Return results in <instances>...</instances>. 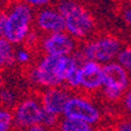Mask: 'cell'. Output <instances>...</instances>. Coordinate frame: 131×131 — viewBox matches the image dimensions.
Here are the masks:
<instances>
[{
	"instance_id": "cell-27",
	"label": "cell",
	"mask_w": 131,
	"mask_h": 131,
	"mask_svg": "<svg viewBox=\"0 0 131 131\" xmlns=\"http://www.w3.org/2000/svg\"><path fill=\"white\" fill-rule=\"evenodd\" d=\"M4 86V78H3V76H1V73H0V89Z\"/></svg>"
},
{
	"instance_id": "cell-18",
	"label": "cell",
	"mask_w": 131,
	"mask_h": 131,
	"mask_svg": "<svg viewBox=\"0 0 131 131\" xmlns=\"http://www.w3.org/2000/svg\"><path fill=\"white\" fill-rule=\"evenodd\" d=\"M119 103L122 105V109L125 112L126 117H130L131 118V86L124 92V95H123Z\"/></svg>"
},
{
	"instance_id": "cell-20",
	"label": "cell",
	"mask_w": 131,
	"mask_h": 131,
	"mask_svg": "<svg viewBox=\"0 0 131 131\" xmlns=\"http://www.w3.org/2000/svg\"><path fill=\"white\" fill-rule=\"evenodd\" d=\"M20 1L25 3L26 5L32 7V8H37V9L50 6L52 3V0H20Z\"/></svg>"
},
{
	"instance_id": "cell-9",
	"label": "cell",
	"mask_w": 131,
	"mask_h": 131,
	"mask_svg": "<svg viewBox=\"0 0 131 131\" xmlns=\"http://www.w3.org/2000/svg\"><path fill=\"white\" fill-rule=\"evenodd\" d=\"M34 30L41 36L58 32H65V21L57 7L46 6L36 11L34 15Z\"/></svg>"
},
{
	"instance_id": "cell-15",
	"label": "cell",
	"mask_w": 131,
	"mask_h": 131,
	"mask_svg": "<svg viewBox=\"0 0 131 131\" xmlns=\"http://www.w3.org/2000/svg\"><path fill=\"white\" fill-rule=\"evenodd\" d=\"M14 128L12 110L0 106V131H12Z\"/></svg>"
},
{
	"instance_id": "cell-25",
	"label": "cell",
	"mask_w": 131,
	"mask_h": 131,
	"mask_svg": "<svg viewBox=\"0 0 131 131\" xmlns=\"http://www.w3.org/2000/svg\"><path fill=\"white\" fill-rule=\"evenodd\" d=\"M5 67H8V64H7V61L5 59V57L3 56V53L0 52V70H3Z\"/></svg>"
},
{
	"instance_id": "cell-12",
	"label": "cell",
	"mask_w": 131,
	"mask_h": 131,
	"mask_svg": "<svg viewBox=\"0 0 131 131\" xmlns=\"http://www.w3.org/2000/svg\"><path fill=\"white\" fill-rule=\"evenodd\" d=\"M53 131H93V128L84 122L77 121V119L61 117L57 128Z\"/></svg>"
},
{
	"instance_id": "cell-2",
	"label": "cell",
	"mask_w": 131,
	"mask_h": 131,
	"mask_svg": "<svg viewBox=\"0 0 131 131\" xmlns=\"http://www.w3.org/2000/svg\"><path fill=\"white\" fill-rule=\"evenodd\" d=\"M57 8L65 21V32L77 41H86L95 37L97 23L90 9L77 0H59Z\"/></svg>"
},
{
	"instance_id": "cell-6",
	"label": "cell",
	"mask_w": 131,
	"mask_h": 131,
	"mask_svg": "<svg viewBox=\"0 0 131 131\" xmlns=\"http://www.w3.org/2000/svg\"><path fill=\"white\" fill-rule=\"evenodd\" d=\"M63 117L77 119L95 128L101 125L103 111L89 96L84 93L71 95L66 103Z\"/></svg>"
},
{
	"instance_id": "cell-23",
	"label": "cell",
	"mask_w": 131,
	"mask_h": 131,
	"mask_svg": "<svg viewBox=\"0 0 131 131\" xmlns=\"http://www.w3.org/2000/svg\"><path fill=\"white\" fill-rule=\"evenodd\" d=\"M23 131H51V130H49L47 128H45L44 125L39 124V125L31 126V128H28V129H25V130H23Z\"/></svg>"
},
{
	"instance_id": "cell-3",
	"label": "cell",
	"mask_w": 131,
	"mask_h": 131,
	"mask_svg": "<svg viewBox=\"0 0 131 131\" xmlns=\"http://www.w3.org/2000/svg\"><path fill=\"white\" fill-rule=\"evenodd\" d=\"M6 12V27L4 38L13 45H23L34 28L36 11L25 3L17 0L8 5Z\"/></svg>"
},
{
	"instance_id": "cell-8",
	"label": "cell",
	"mask_w": 131,
	"mask_h": 131,
	"mask_svg": "<svg viewBox=\"0 0 131 131\" xmlns=\"http://www.w3.org/2000/svg\"><path fill=\"white\" fill-rule=\"evenodd\" d=\"M39 49L41 51V54L69 57L78 51L79 44L66 32H58L41 36Z\"/></svg>"
},
{
	"instance_id": "cell-5",
	"label": "cell",
	"mask_w": 131,
	"mask_h": 131,
	"mask_svg": "<svg viewBox=\"0 0 131 131\" xmlns=\"http://www.w3.org/2000/svg\"><path fill=\"white\" fill-rule=\"evenodd\" d=\"M131 86V76L117 61L103 65V88L101 93L109 103H119Z\"/></svg>"
},
{
	"instance_id": "cell-21",
	"label": "cell",
	"mask_w": 131,
	"mask_h": 131,
	"mask_svg": "<svg viewBox=\"0 0 131 131\" xmlns=\"http://www.w3.org/2000/svg\"><path fill=\"white\" fill-rule=\"evenodd\" d=\"M122 18H123V20H124L125 24L131 28V1L130 3H128L124 7H123Z\"/></svg>"
},
{
	"instance_id": "cell-17",
	"label": "cell",
	"mask_w": 131,
	"mask_h": 131,
	"mask_svg": "<svg viewBox=\"0 0 131 131\" xmlns=\"http://www.w3.org/2000/svg\"><path fill=\"white\" fill-rule=\"evenodd\" d=\"M60 119H61V117L56 116V115H52V113H49V112H45V111H44L41 125H44V126L47 128L49 130L53 131L56 128H57V125H58Z\"/></svg>"
},
{
	"instance_id": "cell-19",
	"label": "cell",
	"mask_w": 131,
	"mask_h": 131,
	"mask_svg": "<svg viewBox=\"0 0 131 131\" xmlns=\"http://www.w3.org/2000/svg\"><path fill=\"white\" fill-rule=\"evenodd\" d=\"M112 128L113 131H131V118L125 117L123 119H119Z\"/></svg>"
},
{
	"instance_id": "cell-10",
	"label": "cell",
	"mask_w": 131,
	"mask_h": 131,
	"mask_svg": "<svg viewBox=\"0 0 131 131\" xmlns=\"http://www.w3.org/2000/svg\"><path fill=\"white\" fill-rule=\"evenodd\" d=\"M71 95H72L71 91L67 90L65 86L45 89L40 92L39 101L45 112L63 117L66 103Z\"/></svg>"
},
{
	"instance_id": "cell-4",
	"label": "cell",
	"mask_w": 131,
	"mask_h": 131,
	"mask_svg": "<svg viewBox=\"0 0 131 131\" xmlns=\"http://www.w3.org/2000/svg\"><path fill=\"white\" fill-rule=\"evenodd\" d=\"M123 46L122 40L118 37L113 34H103L92 37L91 39L82 43L78 51L85 60H92L101 65H105L116 61Z\"/></svg>"
},
{
	"instance_id": "cell-22",
	"label": "cell",
	"mask_w": 131,
	"mask_h": 131,
	"mask_svg": "<svg viewBox=\"0 0 131 131\" xmlns=\"http://www.w3.org/2000/svg\"><path fill=\"white\" fill-rule=\"evenodd\" d=\"M5 27H6V12L4 9V11H0V38H4Z\"/></svg>"
},
{
	"instance_id": "cell-1",
	"label": "cell",
	"mask_w": 131,
	"mask_h": 131,
	"mask_svg": "<svg viewBox=\"0 0 131 131\" xmlns=\"http://www.w3.org/2000/svg\"><path fill=\"white\" fill-rule=\"evenodd\" d=\"M73 64V54L69 57L41 54L28 67V79L41 90L64 86L69 71Z\"/></svg>"
},
{
	"instance_id": "cell-11",
	"label": "cell",
	"mask_w": 131,
	"mask_h": 131,
	"mask_svg": "<svg viewBox=\"0 0 131 131\" xmlns=\"http://www.w3.org/2000/svg\"><path fill=\"white\" fill-rule=\"evenodd\" d=\"M82 84L80 91L90 96L101 92L103 88V65L92 60H84L80 66Z\"/></svg>"
},
{
	"instance_id": "cell-13",
	"label": "cell",
	"mask_w": 131,
	"mask_h": 131,
	"mask_svg": "<svg viewBox=\"0 0 131 131\" xmlns=\"http://www.w3.org/2000/svg\"><path fill=\"white\" fill-rule=\"evenodd\" d=\"M18 102V95L13 89L4 88V86L0 89V106L1 107H6V109L11 110L17 105Z\"/></svg>"
},
{
	"instance_id": "cell-26",
	"label": "cell",
	"mask_w": 131,
	"mask_h": 131,
	"mask_svg": "<svg viewBox=\"0 0 131 131\" xmlns=\"http://www.w3.org/2000/svg\"><path fill=\"white\" fill-rule=\"evenodd\" d=\"M0 1H3V3H5L8 6V5H11V4H13L14 1H17V0H0Z\"/></svg>"
},
{
	"instance_id": "cell-14",
	"label": "cell",
	"mask_w": 131,
	"mask_h": 131,
	"mask_svg": "<svg viewBox=\"0 0 131 131\" xmlns=\"http://www.w3.org/2000/svg\"><path fill=\"white\" fill-rule=\"evenodd\" d=\"M32 60H33V52L28 47L24 45H20V47L15 49V54H14V61L15 64L21 65V66H28L32 65Z\"/></svg>"
},
{
	"instance_id": "cell-7",
	"label": "cell",
	"mask_w": 131,
	"mask_h": 131,
	"mask_svg": "<svg viewBox=\"0 0 131 131\" xmlns=\"http://www.w3.org/2000/svg\"><path fill=\"white\" fill-rule=\"evenodd\" d=\"M14 126L20 131L28 129L34 125L41 124L44 116V109L39 101V97L26 96L19 99L12 110Z\"/></svg>"
},
{
	"instance_id": "cell-16",
	"label": "cell",
	"mask_w": 131,
	"mask_h": 131,
	"mask_svg": "<svg viewBox=\"0 0 131 131\" xmlns=\"http://www.w3.org/2000/svg\"><path fill=\"white\" fill-rule=\"evenodd\" d=\"M116 61L131 76V45H124L119 51Z\"/></svg>"
},
{
	"instance_id": "cell-24",
	"label": "cell",
	"mask_w": 131,
	"mask_h": 131,
	"mask_svg": "<svg viewBox=\"0 0 131 131\" xmlns=\"http://www.w3.org/2000/svg\"><path fill=\"white\" fill-rule=\"evenodd\" d=\"M93 131H113V128L107 125H98L96 129H93Z\"/></svg>"
}]
</instances>
